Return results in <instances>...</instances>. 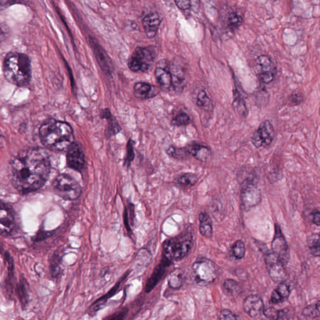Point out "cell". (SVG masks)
Wrapping results in <instances>:
<instances>
[{
    "mask_svg": "<svg viewBox=\"0 0 320 320\" xmlns=\"http://www.w3.org/2000/svg\"><path fill=\"white\" fill-rule=\"evenodd\" d=\"M51 168L47 150L40 148L23 150L10 162L11 184L21 195L35 192L47 184Z\"/></svg>",
    "mask_w": 320,
    "mask_h": 320,
    "instance_id": "cell-1",
    "label": "cell"
},
{
    "mask_svg": "<svg viewBox=\"0 0 320 320\" xmlns=\"http://www.w3.org/2000/svg\"><path fill=\"white\" fill-rule=\"evenodd\" d=\"M39 135L43 145L53 152H67L75 141L71 125L54 118H49L41 124Z\"/></svg>",
    "mask_w": 320,
    "mask_h": 320,
    "instance_id": "cell-2",
    "label": "cell"
},
{
    "mask_svg": "<svg viewBox=\"0 0 320 320\" xmlns=\"http://www.w3.org/2000/svg\"><path fill=\"white\" fill-rule=\"evenodd\" d=\"M3 73L10 84L18 87L27 86L32 77L31 61L27 54L10 52L4 60Z\"/></svg>",
    "mask_w": 320,
    "mask_h": 320,
    "instance_id": "cell-3",
    "label": "cell"
},
{
    "mask_svg": "<svg viewBox=\"0 0 320 320\" xmlns=\"http://www.w3.org/2000/svg\"><path fill=\"white\" fill-rule=\"evenodd\" d=\"M193 242L192 233L188 230L167 239L163 244V257L170 262L182 260L190 252Z\"/></svg>",
    "mask_w": 320,
    "mask_h": 320,
    "instance_id": "cell-4",
    "label": "cell"
},
{
    "mask_svg": "<svg viewBox=\"0 0 320 320\" xmlns=\"http://www.w3.org/2000/svg\"><path fill=\"white\" fill-rule=\"evenodd\" d=\"M52 188L59 197L66 201H74L82 195L81 185L68 174H60L52 182Z\"/></svg>",
    "mask_w": 320,
    "mask_h": 320,
    "instance_id": "cell-5",
    "label": "cell"
},
{
    "mask_svg": "<svg viewBox=\"0 0 320 320\" xmlns=\"http://www.w3.org/2000/svg\"><path fill=\"white\" fill-rule=\"evenodd\" d=\"M0 226L3 236H15L20 231L18 215L14 206L1 200L0 203Z\"/></svg>",
    "mask_w": 320,
    "mask_h": 320,
    "instance_id": "cell-6",
    "label": "cell"
},
{
    "mask_svg": "<svg viewBox=\"0 0 320 320\" xmlns=\"http://www.w3.org/2000/svg\"><path fill=\"white\" fill-rule=\"evenodd\" d=\"M154 57L153 52L149 48H137L130 56L128 67L134 72H147L153 65Z\"/></svg>",
    "mask_w": 320,
    "mask_h": 320,
    "instance_id": "cell-7",
    "label": "cell"
},
{
    "mask_svg": "<svg viewBox=\"0 0 320 320\" xmlns=\"http://www.w3.org/2000/svg\"><path fill=\"white\" fill-rule=\"evenodd\" d=\"M192 269L195 280L199 284H210L217 278V265L208 259H199L193 263Z\"/></svg>",
    "mask_w": 320,
    "mask_h": 320,
    "instance_id": "cell-8",
    "label": "cell"
},
{
    "mask_svg": "<svg viewBox=\"0 0 320 320\" xmlns=\"http://www.w3.org/2000/svg\"><path fill=\"white\" fill-rule=\"evenodd\" d=\"M241 202L244 209H250L257 206L262 200L261 191L253 179L248 178L244 181L241 191Z\"/></svg>",
    "mask_w": 320,
    "mask_h": 320,
    "instance_id": "cell-9",
    "label": "cell"
},
{
    "mask_svg": "<svg viewBox=\"0 0 320 320\" xmlns=\"http://www.w3.org/2000/svg\"><path fill=\"white\" fill-rule=\"evenodd\" d=\"M275 138V130L269 120L262 122L252 136V143L257 149L270 145Z\"/></svg>",
    "mask_w": 320,
    "mask_h": 320,
    "instance_id": "cell-10",
    "label": "cell"
},
{
    "mask_svg": "<svg viewBox=\"0 0 320 320\" xmlns=\"http://www.w3.org/2000/svg\"><path fill=\"white\" fill-rule=\"evenodd\" d=\"M265 263L271 280L276 283L284 282L286 277L285 265L275 253L268 252L265 254Z\"/></svg>",
    "mask_w": 320,
    "mask_h": 320,
    "instance_id": "cell-11",
    "label": "cell"
},
{
    "mask_svg": "<svg viewBox=\"0 0 320 320\" xmlns=\"http://www.w3.org/2000/svg\"><path fill=\"white\" fill-rule=\"evenodd\" d=\"M67 164L69 168L82 173L85 168L86 160L84 152L77 142L69 146L67 151Z\"/></svg>",
    "mask_w": 320,
    "mask_h": 320,
    "instance_id": "cell-12",
    "label": "cell"
},
{
    "mask_svg": "<svg viewBox=\"0 0 320 320\" xmlns=\"http://www.w3.org/2000/svg\"><path fill=\"white\" fill-rule=\"evenodd\" d=\"M272 252L275 253L285 265L287 264L289 259V250L284 234L278 224L275 225V236L272 241Z\"/></svg>",
    "mask_w": 320,
    "mask_h": 320,
    "instance_id": "cell-13",
    "label": "cell"
},
{
    "mask_svg": "<svg viewBox=\"0 0 320 320\" xmlns=\"http://www.w3.org/2000/svg\"><path fill=\"white\" fill-rule=\"evenodd\" d=\"M243 309L252 319H257L262 317L264 311V303L258 295H250L243 302Z\"/></svg>",
    "mask_w": 320,
    "mask_h": 320,
    "instance_id": "cell-14",
    "label": "cell"
},
{
    "mask_svg": "<svg viewBox=\"0 0 320 320\" xmlns=\"http://www.w3.org/2000/svg\"><path fill=\"white\" fill-rule=\"evenodd\" d=\"M4 262L7 268V276L5 279V289L6 293L12 297L16 286V277H15V266L14 258L8 251H5L3 254Z\"/></svg>",
    "mask_w": 320,
    "mask_h": 320,
    "instance_id": "cell-15",
    "label": "cell"
},
{
    "mask_svg": "<svg viewBox=\"0 0 320 320\" xmlns=\"http://www.w3.org/2000/svg\"><path fill=\"white\" fill-rule=\"evenodd\" d=\"M155 77L163 90H170L172 88V76L170 67L166 60H160L156 65Z\"/></svg>",
    "mask_w": 320,
    "mask_h": 320,
    "instance_id": "cell-16",
    "label": "cell"
},
{
    "mask_svg": "<svg viewBox=\"0 0 320 320\" xmlns=\"http://www.w3.org/2000/svg\"><path fill=\"white\" fill-rule=\"evenodd\" d=\"M30 285L25 276H19V282L15 286V294L20 303L21 308L25 310L30 302Z\"/></svg>",
    "mask_w": 320,
    "mask_h": 320,
    "instance_id": "cell-17",
    "label": "cell"
},
{
    "mask_svg": "<svg viewBox=\"0 0 320 320\" xmlns=\"http://www.w3.org/2000/svg\"><path fill=\"white\" fill-rule=\"evenodd\" d=\"M171 263V262L170 261L168 260L166 258L163 257L162 262L154 269L151 277H150L147 283V285H146V292L149 293L150 291H151L154 288V286H156V284L162 280L163 276L166 273L167 268L170 265Z\"/></svg>",
    "mask_w": 320,
    "mask_h": 320,
    "instance_id": "cell-18",
    "label": "cell"
},
{
    "mask_svg": "<svg viewBox=\"0 0 320 320\" xmlns=\"http://www.w3.org/2000/svg\"><path fill=\"white\" fill-rule=\"evenodd\" d=\"M128 273H129V271L127 272V273L125 274V275H124L123 277H122L120 280H119L118 282L114 285V286L112 287L110 290L108 291L105 295H104L103 297H100L99 299L96 300V301L91 304L90 310L91 313H93V314H96L98 311L104 308V306L106 305V303L108 302V299L112 298L113 296L117 293L122 282L127 277Z\"/></svg>",
    "mask_w": 320,
    "mask_h": 320,
    "instance_id": "cell-19",
    "label": "cell"
},
{
    "mask_svg": "<svg viewBox=\"0 0 320 320\" xmlns=\"http://www.w3.org/2000/svg\"><path fill=\"white\" fill-rule=\"evenodd\" d=\"M162 22L157 13H152L147 15L143 19V25L147 36L149 38H153L157 34L159 27Z\"/></svg>",
    "mask_w": 320,
    "mask_h": 320,
    "instance_id": "cell-20",
    "label": "cell"
},
{
    "mask_svg": "<svg viewBox=\"0 0 320 320\" xmlns=\"http://www.w3.org/2000/svg\"><path fill=\"white\" fill-rule=\"evenodd\" d=\"M189 155L193 156L202 162H208L212 155L210 148L199 143H192L186 147Z\"/></svg>",
    "mask_w": 320,
    "mask_h": 320,
    "instance_id": "cell-21",
    "label": "cell"
},
{
    "mask_svg": "<svg viewBox=\"0 0 320 320\" xmlns=\"http://www.w3.org/2000/svg\"><path fill=\"white\" fill-rule=\"evenodd\" d=\"M172 88L178 93L182 92L186 84V74L184 69L179 66L171 67Z\"/></svg>",
    "mask_w": 320,
    "mask_h": 320,
    "instance_id": "cell-22",
    "label": "cell"
},
{
    "mask_svg": "<svg viewBox=\"0 0 320 320\" xmlns=\"http://www.w3.org/2000/svg\"><path fill=\"white\" fill-rule=\"evenodd\" d=\"M134 92L137 97L143 100L152 99L158 94L156 87L145 82L136 83L134 86Z\"/></svg>",
    "mask_w": 320,
    "mask_h": 320,
    "instance_id": "cell-23",
    "label": "cell"
},
{
    "mask_svg": "<svg viewBox=\"0 0 320 320\" xmlns=\"http://www.w3.org/2000/svg\"><path fill=\"white\" fill-rule=\"evenodd\" d=\"M101 118L105 119L108 121L107 128H106L105 134L108 137H112L116 135L121 131V126H119L118 122L113 116L110 109H104L101 113Z\"/></svg>",
    "mask_w": 320,
    "mask_h": 320,
    "instance_id": "cell-24",
    "label": "cell"
},
{
    "mask_svg": "<svg viewBox=\"0 0 320 320\" xmlns=\"http://www.w3.org/2000/svg\"><path fill=\"white\" fill-rule=\"evenodd\" d=\"M90 42L91 43V47L94 51L95 54H96V57H97V61L99 62L100 66H101V68L103 69L104 71L106 72H110V63L108 60V57L106 56V54L104 53L103 50L102 49L101 46H100L97 41H96L95 38H93L92 37L90 38Z\"/></svg>",
    "mask_w": 320,
    "mask_h": 320,
    "instance_id": "cell-25",
    "label": "cell"
},
{
    "mask_svg": "<svg viewBox=\"0 0 320 320\" xmlns=\"http://www.w3.org/2000/svg\"><path fill=\"white\" fill-rule=\"evenodd\" d=\"M62 252L60 250L54 252L52 254L50 260V272L51 277L54 279H56L60 277L62 274V258L63 257Z\"/></svg>",
    "mask_w": 320,
    "mask_h": 320,
    "instance_id": "cell-26",
    "label": "cell"
},
{
    "mask_svg": "<svg viewBox=\"0 0 320 320\" xmlns=\"http://www.w3.org/2000/svg\"><path fill=\"white\" fill-rule=\"evenodd\" d=\"M200 232L206 238L213 236V223L212 219L206 212H202L199 215Z\"/></svg>",
    "mask_w": 320,
    "mask_h": 320,
    "instance_id": "cell-27",
    "label": "cell"
},
{
    "mask_svg": "<svg viewBox=\"0 0 320 320\" xmlns=\"http://www.w3.org/2000/svg\"><path fill=\"white\" fill-rule=\"evenodd\" d=\"M290 294V289L285 283H280L279 286L271 294L270 303L271 304H278L285 301Z\"/></svg>",
    "mask_w": 320,
    "mask_h": 320,
    "instance_id": "cell-28",
    "label": "cell"
},
{
    "mask_svg": "<svg viewBox=\"0 0 320 320\" xmlns=\"http://www.w3.org/2000/svg\"><path fill=\"white\" fill-rule=\"evenodd\" d=\"M233 106L236 112L240 115L241 116H247L248 110L245 100H244L242 96L239 93L238 89H235L234 91V101H233Z\"/></svg>",
    "mask_w": 320,
    "mask_h": 320,
    "instance_id": "cell-29",
    "label": "cell"
},
{
    "mask_svg": "<svg viewBox=\"0 0 320 320\" xmlns=\"http://www.w3.org/2000/svg\"><path fill=\"white\" fill-rule=\"evenodd\" d=\"M307 243L311 254L320 257V234L311 235Z\"/></svg>",
    "mask_w": 320,
    "mask_h": 320,
    "instance_id": "cell-30",
    "label": "cell"
},
{
    "mask_svg": "<svg viewBox=\"0 0 320 320\" xmlns=\"http://www.w3.org/2000/svg\"><path fill=\"white\" fill-rule=\"evenodd\" d=\"M197 105L205 110H212L213 108L212 101L205 91H200L197 96Z\"/></svg>",
    "mask_w": 320,
    "mask_h": 320,
    "instance_id": "cell-31",
    "label": "cell"
},
{
    "mask_svg": "<svg viewBox=\"0 0 320 320\" xmlns=\"http://www.w3.org/2000/svg\"><path fill=\"white\" fill-rule=\"evenodd\" d=\"M256 63L260 68V73L267 72V71H273L275 72V68L273 67V63L271 59L267 55H261L256 59Z\"/></svg>",
    "mask_w": 320,
    "mask_h": 320,
    "instance_id": "cell-32",
    "label": "cell"
},
{
    "mask_svg": "<svg viewBox=\"0 0 320 320\" xmlns=\"http://www.w3.org/2000/svg\"><path fill=\"white\" fill-rule=\"evenodd\" d=\"M167 153L171 157L179 159V160H184L189 155L186 147L177 148L174 147V146H170V147L168 148Z\"/></svg>",
    "mask_w": 320,
    "mask_h": 320,
    "instance_id": "cell-33",
    "label": "cell"
},
{
    "mask_svg": "<svg viewBox=\"0 0 320 320\" xmlns=\"http://www.w3.org/2000/svg\"><path fill=\"white\" fill-rule=\"evenodd\" d=\"M183 283V273L180 270L176 269L169 275V286L173 289H178L182 286Z\"/></svg>",
    "mask_w": 320,
    "mask_h": 320,
    "instance_id": "cell-34",
    "label": "cell"
},
{
    "mask_svg": "<svg viewBox=\"0 0 320 320\" xmlns=\"http://www.w3.org/2000/svg\"><path fill=\"white\" fill-rule=\"evenodd\" d=\"M199 181V178L195 174L185 173L178 178V184L183 186H192Z\"/></svg>",
    "mask_w": 320,
    "mask_h": 320,
    "instance_id": "cell-35",
    "label": "cell"
},
{
    "mask_svg": "<svg viewBox=\"0 0 320 320\" xmlns=\"http://www.w3.org/2000/svg\"><path fill=\"white\" fill-rule=\"evenodd\" d=\"M304 317L315 319L320 317V300L315 304L306 307L303 311Z\"/></svg>",
    "mask_w": 320,
    "mask_h": 320,
    "instance_id": "cell-36",
    "label": "cell"
},
{
    "mask_svg": "<svg viewBox=\"0 0 320 320\" xmlns=\"http://www.w3.org/2000/svg\"><path fill=\"white\" fill-rule=\"evenodd\" d=\"M55 232V230L51 231L45 230L43 228V226H42L36 232V234L34 235V236L32 237V241L34 242H40V241L45 240V239L53 236Z\"/></svg>",
    "mask_w": 320,
    "mask_h": 320,
    "instance_id": "cell-37",
    "label": "cell"
},
{
    "mask_svg": "<svg viewBox=\"0 0 320 320\" xmlns=\"http://www.w3.org/2000/svg\"><path fill=\"white\" fill-rule=\"evenodd\" d=\"M232 251L235 257L241 260L245 256L246 253L245 243L241 240L236 241L233 246Z\"/></svg>",
    "mask_w": 320,
    "mask_h": 320,
    "instance_id": "cell-38",
    "label": "cell"
},
{
    "mask_svg": "<svg viewBox=\"0 0 320 320\" xmlns=\"http://www.w3.org/2000/svg\"><path fill=\"white\" fill-rule=\"evenodd\" d=\"M134 141L131 140V139L128 141L127 149H126V155L125 158V162H124V166L127 168L130 167L132 162L134 160Z\"/></svg>",
    "mask_w": 320,
    "mask_h": 320,
    "instance_id": "cell-39",
    "label": "cell"
},
{
    "mask_svg": "<svg viewBox=\"0 0 320 320\" xmlns=\"http://www.w3.org/2000/svg\"><path fill=\"white\" fill-rule=\"evenodd\" d=\"M191 118L188 114L185 113H180L175 117L171 121L172 125L174 126H185L190 123Z\"/></svg>",
    "mask_w": 320,
    "mask_h": 320,
    "instance_id": "cell-40",
    "label": "cell"
},
{
    "mask_svg": "<svg viewBox=\"0 0 320 320\" xmlns=\"http://www.w3.org/2000/svg\"><path fill=\"white\" fill-rule=\"evenodd\" d=\"M243 22L242 17L236 13H232L228 17V25L231 29H236Z\"/></svg>",
    "mask_w": 320,
    "mask_h": 320,
    "instance_id": "cell-41",
    "label": "cell"
},
{
    "mask_svg": "<svg viewBox=\"0 0 320 320\" xmlns=\"http://www.w3.org/2000/svg\"><path fill=\"white\" fill-rule=\"evenodd\" d=\"M223 288L228 293L234 295V294L238 293L239 291V285L234 280L227 279L224 282Z\"/></svg>",
    "mask_w": 320,
    "mask_h": 320,
    "instance_id": "cell-42",
    "label": "cell"
},
{
    "mask_svg": "<svg viewBox=\"0 0 320 320\" xmlns=\"http://www.w3.org/2000/svg\"><path fill=\"white\" fill-rule=\"evenodd\" d=\"M263 315L269 320H280V311L276 310L275 308H272V307L264 310Z\"/></svg>",
    "mask_w": 320,
    "mask_h": 320,
    "instance_id": "cell-43",
    "label": "cell"
},
{
    "mask_svg": "<svg viewBox=\"0 0 320 320\" xmlns=\"http://www.w3.org/2000/svg\"><path fill=\"white\" fill-rule=\"evenodd\" d=\"M259 78L263 84H269L273 81L274 78H275V72L267 71V72L260 73L259 74Z\"/></svg>",
    "mask_w": 320,
    "mask_h": 320,
    "instance_id": "cell-44",
    "label": "cell"
},
{
    "mask_svg": "<svg viewBox=\"0 0 320 320\" xmlns=\"http://www.w3.org/2000/svg\"><path fill=\"white\" fill-rule=\"evenodd\" d=\"M128 313V309L127 308H124L123 310L121 311H118V312L114 313V314L109 316L108 317H106V320H124L125 319L126 315H127Z\"/></svg>",
    "mask_w": 320,
    "mask_h": 320,
    "instance_id": "cell-45",
    "label": "cell"
},
{
    "mask_svg": "<svg viewBox=\"0 0 320 320\" xmlns=\"http://www.w3.org/2000/svg\"><path fill=\"white\" fill-rule=\"evenodd\" d=\"M238 317L234 313L227 309H224L222 310L219 315V319L222 320H237Z\"/></svg>",
    "mask_w": 320,
    "mask_h": 320,
    "instance_id": "cell-46",
    "label": "cell"
},
{
    "mask_svg": "<svg viewBox=\"0 0 320 320\" xmlns=\"http://www.w3.org/2000/svg\"><path fill=\"white\" fill-rule=\"evenodd\" d=\"M289 102L292 104L293 106H297L300 103H302L303 100V97L300 93H294L289 97Z\"/></svg>",
    "mask_w": 320,
    "mask_h": 320,
    "instance_id": "cell-47",
    "label": "cell"
},
{
    "mask_svg": "<svg viewBox=\"0 0 320 320\" xmlns=\"http://www.w3.org/2000/svg\"><path fill=\"white\" fill-rule=\"evenodd\" d=\"M176 5L182 10H186L191 8V0H174Z\"/></svg>",
    "mask_w": 320,
    "mask_h": 320,
    "instance_id": "cell-48",
    "label": "cell"
},
{
    "mask_svg": "<svg viewBox=\"0 0 320 320\" xmlns=\"http://www.w3.org/2000/svg\"><path fill=\"white\" fill-rule=\"evenodd\" d=\"M128 215H129V213H128V208L125 207V210H124L123 214L124 224H125V228H126V230H127L128 232H132V229L131 228H130V218Z\"/></svg>",
    "mask_w": 320,
    "mask_h": 320,
    "instance_id": "cell-49",
    "label": "cell"
},
{
    "mask_svg": "<svg viewBox=\"0 0 320 320\" xmlns=\"http://www.w3.org/2000/svg\"><path fill=\"white\" fill-rule=\"evenodd\" d=\"M191 8H192L193 12H199L200 8V0H191Z\"/></svg>",
    "mask_w": 320,
    "mask_h": 320,
    "instance_id": "cell-50",
    "label": "cell"
},
{
    "mask_svg": "<svg viewBox=\"0 0 320 320\" xmlns=\"http://www.w3.org/2000/svg\"><path fill=\"white\" fill-rule=\"evenodd\" d=\"M313 221L316 225L320 226V210L315 211L313 213Z\"/></svg>",
    "mask_w": 320,
    "mask_h": 320,
    "instance_id": "cell-51",
    "label": "cell"
},
{
    "mask_svg": "<svg viewBox=\"0 0 320 320\" xmlns=\"http://www.w3.org/2000/svg\"><path fill=\"white\" fill-rule=\"evenodd\" d=\"M17 1V0H0V5L1 8H6L16 3Z\"/></svg>",
    "mask_w": 320,
    "mask_h": 320,
    "instance_id": "cell-52",
    "label": "cell"
},
{
    "mask_svg": "<svg viewBox=\"0 0 320 320\" xmlns=\"http://www.w3.org/2000/svg\"><path fill=\"white\" fill-rule=\"evenodd\" d=\"M164 1L166 2L167 4H169L171 3L172 0H164Z\"/></svg>",
    "mask_w": 320,
    "mask_h": 320,
    "instance_id": "cell-53",
    "label": "cell"
},
{
    "mask_svg": "<svg viewBox=\"0 0 320 320\" xmlns=\"http://www.w3.org/2000/svg\"></svg>",
    "mask_w": 320,
    "mask_h": 320,
    "instance_id": "cell-54",
    "label": "cell"
}]
</instances>
